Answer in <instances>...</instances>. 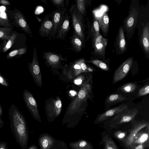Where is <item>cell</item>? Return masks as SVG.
<instances>
[{"mask_svg":"<svg viewBox=\"0 0 149 149\" xmlns=\"http://www.w3.org/2000/svg\"><path fill=\"white\" fill-rule=\"evenodd\" d=\"M11 129L16 141L22 149H26L29 134L25 119L17 107L12 104L8 111Z\"/></svg>","mask_w":149,"mask_h":149,"instance_id":"6da1fadb","label":"cell"},{"mask_svg":"<svg viewBox=\"0 0 149 149\" xmlns=\"http://www.w3.org/2000/svg\"><path fill=\"white\" fill-rule=\"evenodd\" d=\"M68 10L72 18L73 33L78 36L85 44L86 39L84 16L78 10L75 4L72 5Z\"/></svg>","mask_w":149,"mask_h":149,"instance_id":"7a4b0ae2","label":"cell"},{"mask_svg":"<svg viewBox=\"0 0 149 149\" xmlns=\"http://www.w3.org/2000/svg\"><path fill=\"white\" fill-rule=\"evenodd\" d=\"M138 15L139 10L137 8L130 7L128 15L125 20L123 26L124 31L126 33L127 38L134 33Z\"/></svg>","mask_w":149,"mask_h":149,"instance_id":"3957f363","label":"cell"},{"mask_svg":"<svg viewBox=\"0 0 149 149\" xmlns=\"http://www.w3.org/2000/svg\"><path fill=\"white\" fill-rule=\"evenodd\" d=\"M67 9L65 7L58 8L52 12L49 15L53 24L51 38L54 40L63 23Z\"/></svg>","mask_w":149,"mask_h":149,"instance_id":"277c9868","label":"cell"},{"mask_svg":"<svg viewBox=\"0 0 149 149\" xmlns=\"http://www.w3.org/2000/svg\"><path fill=\"white\" fill-rule=\"evenodd\" d=\"M139 112L136 108L129 109L127 108L116 114L111 121V125L117 126L133 120Z\"/></svg>","mask_w":149,"mask_h":149,"instance_id":"5b68a950","label":"cell"},{"mask_svg":"<svg viewBox=\"0 0 149 149\" xmlns=\"http://www.w3.org/2000/svg\"><path fill=\"white\" fill-rule=\"evenodd\" d=\"M133 58L131 57L127 59L117 68L113 77L114 84L124 79L128 74L132 65Z\"/></svg>","mask_w":149,"mask_h":149,"instance_id":"8992f818","label":"cell"},{"mask_svg":"<svg viewBox=\"0 0 149 149\" xmlns=\"http://www.w3.org/2000/svg\"><path fill=\"white\" fill-rule=\"evenodd\" d=\"M53 24L50 19L49 14L46 15L43 18L40 26L39 28V33L42 37L48 38L51 40Z\"/></svg>","mask_w":149,"mask_h":149,"instance_id":"52a82bcc","label":"cell"},{"mask_svg":"<svg viewBox=\"0 0 149 149\" xmlns=\"http://www.w3.org/2000/svg\"><path fill=\"white\" fill-rule=\"evenodd\" d=\"M108 40V39L104 38L99 33L95 40L93 46L94 54L101 57H104Z\"/></svg>","mask_w":149,"mask_h":149,"instance_id":"ba28073f","label":"cell"},{"mask_svg":"<svg viewBox=\"0 0 149 149\" xmlns=\"http://www.w3.org/2000/svg\"><path fill=\"white\" fill-rule=\"evenodd\" d=\"M148 126V123L146 122L140 123L136 125L124 141L125 146L130 149H134L132 144L134 137L140 130L143 128Z\"/></svg>","mask_w":149,"mask_h":149,"instance_id":"9c48e42d","label":"cell"},{"mask_svg":"<svg viewBox=\"0 0 149 149\" xmlns=\"http://www.w3.org/2000/svg\"><path fill=\"white\" fill-rule=\"evenodd\" d=\"M115 44L117 53L122 54L125 52L127 47L126 41L122 25L120 26L118 30Z\"/></svg>","mask_w":149,"mask_h":149,"instance_id":"30bf717a","label":"cell"},{"mask_svg":"<svg viewBox=\"0 0 149 149\" xmlns=\"http://www.w3.org/2000/svg\"><path fill=\"white\" fill-rule=\"evenodd\" d=\"M23 97L24 102L29 110L35 117V118L40 121L39 116L36 112V102L32 95L29 92L25 90L23 92Z\"/></svg>","mask_w":149,"mask_h":149,"instance_id":"8fae6325","label":"cell"},{"mask_svg":"<svg viewBox=\"0 0 149 149\" xmlns=\"http://www.w3.org/2000/svg\"><path fill=\"white\" fill-rule=\"evenodd\" d=\"M128 107V105L125 104L110 109L99 116L95 121V123H99L103 121L111 116L116 115Z\"/></svg>","mask_w":149,"mask_h":149,"instance_id":"7c38bea8","label":"cell"},{"mask_svg":"<svg viewBox=\"0 0 149 149\" xmlns=\"http://www.w3.org/2000/svg\"><path fill=\"white\" fill-rule=\"evenodd\" d=\"M71 18V16L67 11L65 13L63 23L55 38L61 40H65V39L67 34L70 28L69 24L70 20Z\"/></svg>","mask_w":149,"mask_h":149,"instance_id":"4fadbf2b","label":"cell"},{"mask_svg":"<svg viewBox=\"0 0 149 149\" xmlns=\"http://www.w3.org/2000/svg\"><path fill=\"white\" fill-rule=\"evenodd\" d=\"M55 138L48 133L41 134L38 139L40 149H51L53 146Z\"/></svg>","mask_w":149,"mask_h":149,"instance_id":"5bb4252c","label":"cell"},{"mask_svg":"<svg viewBox=\"0 0 149 149\" xmlns=\"http://www.w3.org/2000/svg\"><path fill=\"white\" fill-rule=\"evenodd\" d=\"M43 55V57L45 61L51 65H58L61 61L64 59L61 54L50 51L44 52Z\"/></svg>","mask_w":149,"mask_h":149,"instance_id":"9a60e30c","label":"cell"},{"mask_svg":"<svg viewBox=\"0 0 149 149\" xmlns=\"http://www.w3.org/2000/svg\"><path fill=\"white\" fill-rule=\"evenodd\" d=\"M100 28L103 34L107 36L108 34L109 26V18L106 12L103 13L100 16L96 17Z\"/></svg>","mask_w":149,"mask_h":149,"instance_id":"2e32d148","label":"cell"},{"mask_svg":"<svg viewBox=\"0 0 149 149\" xmlns=\"http://www.w3.org/2000/svg\"><path fill=\"white\" fill-rule=\"evenodd\" d=\"M143 49L146 54L149 53V23H147L142 30L141 39Z\"/></svg>","mask_w":149,"mask_h":149,"instance_id":"e0dca14e","label":"cell"},{"mask_svg":"<svg viewBox=\"0 0 149 149\" xmlns=\"http://www.w3.org/2000/svg\"><path fill=\"white\" fill-rule=\"evenodd\" d=\"M89 32L87 38L89 36L91 39L92 47H93L95 40L99 34L100 28L96 17H94L90 28H89Z\"/></svg>","mask_w":149,"mask_h":149,"instance_id":"ac0fdd59","label":"cell"},{"mask_svg":"<svg viewBox=\"0 0 149 149\" xmlns=\"http://www.w3.org/2000/svg\"><path fill=\"white\" fill-rule=\"evenodd\" d=\"M14 17L19 26L26 33L32 37L31 29L23 15L20 13L17 12L15 14Z\"/></svg>","mask_w":149,"mask_h":149,"instance_id":"d6986e66","label":"cell"},{"mask_svg":"<svg viewBox=\"0 0 149 149\" xmlns=\"http://www.w3.org/2000/svg\"><path fill=\"white\" fill-rule=\"evenodd\" d=\"M72 49L77 52H80L84 47V44L79 37L73 33L70 37Z\"/></svg>","mask_w":149,"mask_h":149,"instance_id":"ffe728a7","label":"cell"},{"mask_svg":"<svg viewBox=\"0 0 149 149\" xmlns=\"http://www.w3.org/2000/svg\"><path fill=\"white\" fill-rule=\"evenodd\" d=\"M68 145L71 149H93L92 145L88 141L81 139L79 141L70 142Z\"/></svg>","mask_w":149,"mask_h":149,"instance_id":"44dd1931","label":"cell"},{"mask_svg":"<svg viewBox=\"0 0 149 149\" xmlns=\"http://www.w3.org/2000/svg\"><path fill=\"white\" fill-rule=\"evenodd\" d=\"M149 139L148 132H138L134 137L133 142V147L134 148L136 145L144 144Z\"/></svg>","mask_w":149,"mask_h":149,"instance_id":"7402d4cb","label":"cell"},{"mask_svg":"<svg viewBox=\"0 0 149 149\" xmlns=\"http://www.w3.org/2000/svg\"><path fill=\"white\" fill-rule=\"evenodd\" d=\"M127 98L122 95L117 94H112L109 96L107 98V103L111 104L117 103L126 101Z\"/></svg>","mask_w":149,"mask_h":149,"instance_id":"603a6c76","label":"cell"},{"mask_svg":"<svg viewBox=\"0 0 149 149\" xmlns=\"http://www.w3.org/2000/svg\"><path fill=\"white\" fill-rule=\"evenodd\" d=\"M75 5L79 12L83 16L86 15V1L85 0H76Z\"/></svg>","mask_w":149,"mask_h":149,"instance_id":"cb8c5ba5","label":"cell"},{"mask_svg":"<svg viewBox=\"0 0 149 149\" xmlns=\"http://www.w3.org/2000/svg\"><path fill=\"white\" fill-rule=\"evenodd\" d=\"M12 30L11 28L8 27H0V39L8 40Z\"/></svg>","mask_w":149,"mask_h":149,"instance_id":"d4e9b609","label":"cell"},{"mask_svg":"<svg viewBox=\"0 0 149 149\" xmlns=\"http://www.w3.org/2000/svg\"><path fill=\"white\" fill-rule=\"evenodd\" d=\"M105 149H118L114 142L111 138L108 136H105L103 139Z\"/></svg>","mask_w":149,"mask_h":149,"instance_id":"484cf974","label":"cell"},{"mask_svg":"<svg viewBox=\"0 0 149 149\" xmlns=\"http://www.w3.org/2000/svg\"><path fill=\"white\" fill-rule=\"evenodd\" d=\"M137 88V86L135 83H129L122 86L120 90L123 92L130 93L134 91Z\"/></svg>","mask_w":149,"mask_h":149,"instance_id":"4316f807","label":"cell"},{"mask_svg":"<svg viewBox=\"0 0 149 149\" xmlns=\"http://www.w3.org/2000/svg\"><path fill=\"white\" fill-rule=\"evenodd\" d=\"M17 36V35L15 33H13L10 35L8 41L3 49L4 52H6L11 47Z\"/></svg>","mask_w":149,"mask_h":149,"instance_id":"83f0119b","label":"cell"},{"mask_svg":"<svg viewBox=\"0 0 149 149\" xmlns=\"http://www.w3.org/2000/svg\"><path fill=\"white\" fill-rule=\"evenodd\" d=\"M51 149H69L66 144L61 140H57L56 139L53 146Z\"/></svg>","mask_w":149,"mask_h":149,"instance_id":"f1b7e54d","label":"cell"},{"mask_svg":"<svg viewBox=\"0 0 149 149\" xmlns=\"http://www.w3.org/2000/svg\"><path fill=\"white\" fill-rule=\"evenodd\" d=\"M89 62L91 63L102 70L105 71H108L109 70V68L107 65L102 61L95 59L90 61Z\"/></svg>","mask_w":149,"mask_h":149,"instance_id":"f546056e","label":"cell"},{"mask_svg":"<svg viewBox=\"0 0 149 149\" xmlns=\"http://www.w3.org/2000/svg\"><path fill=\"white\" fill-rule=\"evenodd\" d=\"M26 49L24 48L14 50L10 52L7 56V57L10 58L18 54H24L26 53Z\"/></svg>","mask_w":149,"mask_h":149,"instance_id":"4dcf8cb0","label":"cell"},{"mask_svg":"<svg viewBox=\"0 0 149 149\" xmlns=\"http://www.w3.org/2000/svg\"><path fill=\"white\" fill-rule=\"evenodd\" d=\"M149 93V85H146L139 90L138 96H141L148 94Z\"/></svg>","mask_w":149,"mask_h":149,"instance_id":"1f68e13d","label":"cell"},{"mask_svg":"<svg viewBox=\"0 0 149 149\" xmlns=\"http://www.w3.org/2000/svg\"><path fill=\"white\" fill-rule=\"evenodd\" d=\"M65 0H51L52 3L58 8L64 7Z\"/></svg>","mask_w":149,"mask_h":149,"instance_id":"d6a6232c","label":"cell"},{"mask_svg":"<svg viewBox=\"0 0 149 149\" xmlns=\"http://www.w3.org/2000/svg\"><path fill=\"white\" fill-rule=\"evenodd\" d=\"M0 84L3 86L8 87L9 86L7 81L5 79L3 76L0 73Z\"/></svg>","mask_w":149,"mask_h":149,"instance_id":"836d02e7","label":"cell"},{"mask_svg":"<svg viewBox=\"0 0 149 149\" xmlns=\"http://www.w3.org/2000/svg\"><path fill=\"white\" fill-rule=\"evenodd\" d=\"M0 25L8 27L11 26V25L4 19L0 17Z\"/></svg>","mask_w":149,"mask_h":149,"instance_id":"e575fe53","label":"cell"},{"mask_svg":"<svg viewBox=\"0 0 149 149\" xmlns=\"http://www.w3.org/2000/svg\"><path fill=\"white\" fill-rule=\"evenodd\" d=\"M3 109L0 104V128H2L3 126L4 122L3 121L2 117V116Z\"/></svg>","mask_w":149,"mask_h":149,"instance_id":"d590c367","label":"cell"},{"mask_svg":"<svg viewBox=\"0 0 149 149\" xmlns=\"http://www.w3.org/2000/svg\"><path fill=\"white\" fill-rule=\"evenodd\" d=\"M116 137L120 139H122L125 137V133L122 132H118L116 134Z\"/></svg>","mask_w":149,"mask_h":149,"instance_id":"8d00e7d4","label":"cell"},{"mask_svg":"<svg viewBox=\"0 0 149 149\" xmlns=\"http://www.w3.org/2000/svg\"><path fill=\"white\" fill-rule=\"evenodd\" d=\"M0 149H8L7 143L4 141H0Z\"/></svg>","mask_w":149,"mask_h":149,"instance_id":"74e56055","label":"cell"},{"mask_svg":"<svg viewBox=\"0 0 149 149\" xmlns=\"http://www.w3.org/2000/svg\"><path fill=\"white\" fill-rule=\"evenodd\" d=\"M145 147V144H140L135 146L134 149H144Z\"/></svg>","mask_w":149,"mask_h":149,"instance_id":"f35d334b","label":"cell"},{"mask_svg":"<svg viewBox=\"0 0 149 149\" xmlns=\"http://www.w3.org/2000/svg\"><path fill=\"white\" fill-rule=\"evenodd\" d=\"M0 3L4 5H9L10 2L6 0H1L0 1Z\"/></svg>","mask_w":149,"mask_h":149,"instance_id":"ab89813d","label":"cell"},{"mask_svg":"<svg viewBox=\"0 0 149 149\" xmlns=\"http://www.w3.org/2000/svg\"><path fill=\"white\" fill-rule=\"evenodd\" d=\"M56 107L58 108H60L61 107V101L58 100L56 103Z\"/></svg>","mask_w":149,"mask_h":149,"instance_id":"60d3db41","label":"cell"},{"mask_svg":"<svg viewBox=\"0 0 149 149\" xmlns=\"http://www.w3.org/2000/svg\"><path fill=\"white\" fill-rule=\"evenodd\" d=\"M27 149H38V148L35 145H32L28 147Z\"/></svg>","mask_w":149,"mask_h":149,"instance_id":"b9f144b4","label":"cell"},{"mask_svg":"<svg viewBox=\"0 0 149 149\" xmlns=\"http://www.w3.org/2000/svg\"><path fill=\"white\" fill-rule=\"evenodd\" d=\"M82 80L81 79H79L75 81V83L77 85L81 84L82 83Z\"/></svg>","mask_w":149,"mask_h":149,"instance_id":"7bdbcfd3","label":"cell"},{"mask_svg":"<svg viewBox=\"0 0 149 149\" xmlns=\"http://www.w3.org/2000/svg\"><path fill=\"white\" fill-rule=\"evenodd\" d=\"M70 93L73 96H75L77 94V93L76 92L73 91H71Z\"/></svg>","mask_w":149,"mask_h":149,"instance_id":"ee69618b","label":"cell"},{"mask_svg":"<svg viewBox=\"0 0 149 149\" xmlns=\"http://www.w3.org/2000/svg\"><path fill=\"white\" fill-rule=\"evenodd\" d=\"M87 69L88 70V71L90 72H92L93 71V69L90 68H87Z\"/></svg>","mask_w":149,"mask_h":149,"instance_id":"f6af8a7d","label":"cell"},{"mask_svg":"<svg viewBox=\"0 0 149 149\" xmlns=\"http://www.w3.org/2000/svg\"><path fill=\"white\" fill-rule=\"evenodd\" d=\"M1 10L2 12V11H4L5 9V8L4 7H1Z\"/></svg>","mask_w":149,"mask_h":149,"instance_id":"bcb514c9","label":"cell"}]
</instances>
